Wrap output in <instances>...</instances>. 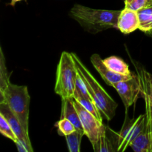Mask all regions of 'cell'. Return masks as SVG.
Listing matches in <instances>:
<instances>
[{"mask_svg":"<svg viewBox=\"0 0 152 152\" xmlns=\"http://www.w3.org/2000/svg\"><path fill=\"white\" fill-rule=\"evenodd\" d=\"M121 10L93 9L76 4L70 10V16L83 29L92 34L111 28H117Z\"/></svg>","mask_w":152,"mask_h":152,"instance_id":"1","label":"cell"},{"mask_svg":"<svg viewBox=\"0 0 152 152\" xmlns=\"http://www.w3.org/2000/svg\"><path fill=\"white\" fill-rule=\"evenodd\" d=\"M71 55L75 62L77 71L86 83L92 100L100 111L102 118L107 120V121H110L115 116L116 109L118 105L83 65L78 56L74 53H71Z\"/></svg>","mask_w":152,"mask_h":152,"instance_id":"2","label":"cell"},{"mask_svg":"<svg viewBox=\"0 0 152 152\" xmlns=\"http://www.w3.org/2000/svg\"><path fill=\"white\" fill-rule=\"evenodd\" d=\"M30 102L31 96L27 86H16L10 83L4 91L0 93V102L7 104L28 135Z\"/></svg>","mask_w":152,"mask_h":152,"instance_id":"3","label":"cell"},{"mask_svg":"<svg viewBox=\"0 0 152 152\" xmlns=\"http://www.w3.org/2000/svg\"><path fill=\"white\" fill-rule=\"evenodd\" d=\"M77 70L71 53L63 51L56 69L55 93L62 99L73 98L76 88Z\"/></svg>","mask_w":152,"mask_h":152,"instance_id":"4","label":"cell"},{"mask_svg":"<svg viewBox=\"0 0 152 152\" xmlns=\"http://www.w3.org/2000/svg\"><path fill=\"white\" fill-rule=\"evenodd\" d=\"M73 102L80 116L85 135L87 136L94 147L99 140L101 134L106 131L107 128L74 98Z\"/></svg>","mask_w":152,"mask_h":152,"instance_id":"5","label":"cell"},{"mask_svg":"<svg viewBox=\"0 0 152 152\" xmlns=\"http://www.w3.org/2000/svg\"><path fill=\"white\" fill-rule=\"evenodd\" d=\"M146 125V115L141 114L137 118L131 120L123 127L116 141L117 151H125L131 146L134 140L143 131Z\"/></svg>","mask_w":152,"mask_h":152,"instance_id":"6","label":"cell"},{"mask_svg":"<svg viewBox=\"0 0 152 152\" xmlns=\"http://www.w3.org/2000/svg\"><path fill=\"white\" fill-rule=\"evenodd\" d=\"M113 87L120 95L126 111L129 107L134 105L140 96H142V89L139 77L135 74L132 78L119 82L114 84Z\"/></svg>","mask_w":152,"mask_h":152,"instance_id":"7","label":"cell"},{"mask_svg":"<svg viewBox=\"0 0 152 152\" xmlns=\"http://www.w3.org/2000/svg\"><path fill=\"white\" fill-rule=\"evenodd\" d=\"M142 89V96L145 103L146 126L151 140L152 146V75L144 69L139 70L137 74Z\"/></svg>","mask_w":152,"mask_h":152,"instance_id":"8","label":"cell"},{"mask_svg":"<svg viewBox=\"0 0 152 152\" xmlns=\"http://www.w3.org/2000/svg\"><path fill=\"white\" fill-rule=\"evenodd\" d=\"M91 62L95 69L100 74L101 77L105 81V83L112 87L114 84L119 83V82L132 78L134 74V73H132V74L131 75H122V74L114 72L105 65L103 59H101L100 56L96 53L93 54L91 56Z\"/></svg>","mask_w":152,"mask_h":152,"instance_id":"9","label":"cell"},{"mask_svg":"<svg viewBox=\"0 0 152 152\" xmlns=\"http://www.w3.org/2000/svg\"><path fill=\"white\" fill-rule=\"evenodd\" d=\"M0 114H2L4 117V118L8 122L12 130L13 131V132L16 134L17 139L19 140L22 141L23 143H25L28 147L30 151H34L29 135L25 132L19 120L14 115V114L12 112L10 108L7 105V104L4 103V102H0Z\"/></svg>","mask_w":152,"mask_h":152,"instance_id":"10","label":"cell"},{"mask_svg":"<svg viewBox=\"0 0 152 152\" xmlns=\"http://www.w3.org/2000/svg\"><path fill=\"white\" fill-rule=\"evenodd\" d=\"M117 28L124 34H131L137 29H139L137 12L125 7L121 10L119 16Z\"/></svg>","mask_w":152,"mask_h":152,"instance_id":"11","label":"cell"},{"mask_svg":"<svg viewBox=\"0 0 152 152\" xmlns=\"http://www.w3.org/2000/svg\"><path fill=\"white\" fill-rule=\"evenodd\" d=\"M62 107L61 119H68L75 126L76 130L79 131V132H81V133H83L85 135L84 129H83L80 116H79L77 109H76L74 102H73V98L62 99Z\"/></svg>","mask_w":152,"mask_h":152,"instance_id":"12","label":"cell"},{"mask_svg":"<svg viewBox=\"0 0 152 152\" xmlns=\"http://www.w3.org/2000/svg\"><path fill=\"white\" fill-rule=\"evenodd\" d=\"M130 147L136 152H152L151 137L146 125L143 131L132 142Z\"/></svg>","mask_w":152,"mask_h":152,"instance_id":"13","label":"cell"},{"mask_svg":"<svg viewBox=\"0 0 152 152\" xmlns=\"http://www.w3.org/2000/svg\"><path fill=\"white\" fill-rule=\"evenodd\" d=\"M105 65L114 72L117 74H122V75H131L132 74V71H130L129 65L120 57L116 56H111L106 59H103Z\"/></svg>","mask_w":152,"mask_h":152,"instance_id":"14","label":"cell"},{"mask_svg":"<svg viewBox=\"0 0 152 152\" xmlns=\"http://www.w3.org/2000/svg\"><path fill=\"white\" fill-rule=\"evenodd\" d=\"M73 98L74 99L77 101L79 103H80L82 105V106L84 107L88 111L91 113V114H93L99 122L102 123V117L101 115V113L99 111V110L98 109L97 106L94 104V102L92 100L87 99L86 97H85L78 90L75 88V91H74V96Z\"/></svg>","mask_w":152,"mask_h":152,"instance_id":"15","label":"cell"},{"mask_svg":"<svg viewBox=\"0 0 152 152\" xmlns=\"http://www.w3.org/2000/svg\"><path fill=\"white\" fill-rule=\"evenodd\" d=\"M139 29L145 33L152 31V6L137 11Z\"/></svg>","mask_w":152,"mask_h":152,"instance_id":"16","label":"cell"},{"mask_svg":"<svg viewBox=\"0 0 152 152\" xmlns=\"http://www.w3.org/2000/svg\"><path fill=\"white\" fill-rule=\"evenodd\" d=\"M84 134L77 130L70 134L65 136L70 152L80 151V144H81L82 138Z\"/></svg>","mask_w":152,"mask_h":152,"instance_id":"17","label":"cell"},{"mask_svg":"<svg viewBox=\"0 0 152 152\" xmlns=\"http://www.w3.org/2000/svg\"><path fill=\"white\" fill-rule=\"evenodd\" d=\"M108 133H107V129L104 133L101 134L99 137V140L96 142V145L93 147L94 150L96 152H108V151H113L115 150L113 149L112 145L108 139V136H107Z\"/></svg>","mask_w":152,"mask_h":152,"instance_id":"18","label":"cell"},{"mask_svg":"<svg viewBox=\"0 0 152 152\" xmlns=\"http://www.w3.org/2000/svg\"><path fill=\"white\" fill-rule=\"evenodd\" d=\"M0 93L4 91L10 82V74H7V68L5 65L4 55L1 49V60H0Z\"/></svg>","mask_w":152,"mask_h":152,"instance_id":"19","label":"cell"},{"mask_svg":"<svg viewBox=\"0 0 152 152\" xmlns=\"http://www.w3.org/2000/svg\"><path fill=\"white\" fill-rule=\"evenodd\" d=\"M55 126L57 127V132L60 136H66L75 132V126L68 119L62 118L56 122Z\"/></svg>","mask_w":152,"mask_h":152,"instance_id":"20","label":"cell"},{"mask_svg":"<svg viewBox=\"0 0 152 152\" xmlns=\"http://www.w3.org/2000/svg\"><path fill=\"white\" fill-rule=\"evenodd\" d=\"M0 132L3 136L10 139L13 142H16L17 141V137L13 131L12 130L10 124L4 118V116L1 114H0Z\"/></svg>","mask_w":152,"mask_h":152,"instance_id":"21","label":"cell"},{"mask_svg":"<svg viewBox=\"0 0 152 152\" xmlns=\"http://www.w3.org/2000/svg\"><path fill=\"white\" fill-rule=\"evenodd\" d=\"M125 7L137 12L152 6V0H124Z\"/></svg>","mask_w":152,"mask_h":152,"instance_id":"22","label":"cell"},{"mask_svg":"<svg viewBox=\"0 0 152 152\" xmlns=\"http://www.w3.org/2000/svg\"><path fill=\"white\" fill-rule=\"evenodd\" d=\"M76 88H77V90L85 96V97L90 99V100H92L90 94H89L88 91L86 83L84 82L83 77H81V75H80V73H79L78 71H77V79H76Z\"/></svg>","mask_w":152,"mask_h":152,"instance_id":"23","label":"cell"},{"mask_svg":"<svg viewBox=\"0 0 152 152\" xmlns=\"http://www.w3.org/2000/svg\"><path fill=\"white\" fill-rule=\"evenodd\" d=\"M16 145V148H17L18 151L19 152H31L30 149L28 148V147L25 145V143L22 142V141L17 140L16 142H15Z\"/></svg>","mask_w":152,"mask_h":152,"instance_id":"24","label":"cell"},{"mask_svg":"<svg viewBox=\"0 0 152 152\" xmlns=\"http://www.w3.org/2000/svg\"><path fill=\"white\" fill-rule=\"evenodd\" d=\"M22 1V0H11V1H10V5H12V6H14L15 5V4H16V2H18V1Z\"/></svg>","mask_w":152,"mask_h":152,"instance_id":"25","label":"cell"}]
</instances>
